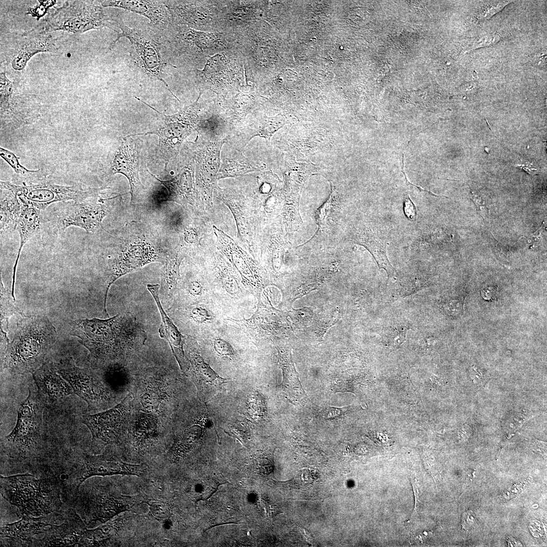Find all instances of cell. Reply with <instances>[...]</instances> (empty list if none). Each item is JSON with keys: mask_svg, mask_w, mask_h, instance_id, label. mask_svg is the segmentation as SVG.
Listing matches in <instances>:
<instances>
[{"mask_svg": "<svg viewBox=\"0 0 547 547\" xmlns=\"http://www.w3.org/2000/svg\"><path fill=\"white\" fill-rule=\"evenodd\" d=\"M55 365L73 393L86 402L88 411H102L115 404L118 395L108 385L103 377L94 371L76 366L70 357Z\"/></svg>", "mask_w": 547, "mask_h": 547, "instance_id": "6", "label": "cell"}, {"mask_svg": "<svg viewBox=\"0 0 547 547\" xmlns=\"http://www.w3.org/2000/svg\"><path fill=\"white\" fill-rule=\"evenodd\" d=\"M191 317L197 322L203 323L212 320L211 314L203 307H196L191 311Z\"/></svg>", "mask_w": 547, "mask_h": 547, "instance_id": "41", "label": "cell"}, {"mask_svg": "<svg viewBox=\"0 0 547 547\" xmlns=\"http://www.w3.org/2000/svg\"><path fill=\"white\" fill-rule=\"evenodd\" d=\"M471 196L473 202L476 206L478 211H480L482 208H486L487 206L484 200L480 196L471 191Z\"/></svg>", "mask_w": 547, "mask_h": 547, "instance_id": "46", "label": "cell"}, {"mask_svg": "<svg viewBox=\"0 0 547 547\" xmlns=\"http://www.w3.org/2000/svg\"><path fill=\"white\" fill-rule=\"evenodd\" d=\"M240 426H241L239 424H234L228 426L227 431H224V432L228 435H231L238 438L243 444L245 446V444L247 443V439L246 438H247L246 436V431H245L243 428H241Z\"/></svg>", "mask_w": 547, "mask_h": 547, "instance_id": "40", "label": "cell"}, {"mask_svg": "<svg viewBox=\"0 0 547 547\" xmlns=\"http://www.w3.org/2000/svg\"><path fill=\"white\" fill-rule=\"evenodd\" d=\"M157 113V128L146 134L158 136L157 154L165 162V169L169 161L178 152L181 144L194 127L197 119V101L173 115L163 114L137 97Z\"/></svg>", "mask_w": 547, "mask_h": 547, "instance_id": "8", "label": "cell"}, {"mask_svg": "<svg viewBox=\"0 0 547 547\" xmlns=\"http://www.w3.org/2000/svg\"><path fill=\"white\" fill-rule=\"evenodd\" d=\"M169 386L164 376L147 375L136 379L131 393L134 409L166 417L172 398Z\"/></svg>", "mask_w": 547, "mask_h": 547, "instance_id": "12", "label": "cell"}, {"mask_svg": "<svg viewBox=\"0 0 547 547\" xmlns=\"http://www.w3.org/2000/svg\"><path fill=\"white\" fill-rule=\"evenodd\" d=\"M78 499L84 502V510L89 518L102 523L144 502L140 496L112 492H89L88 495L84 493Z\"/></svg>", "mask_w": 547, "mask_h": 547, "instance_id": "14", "label": "cell"}, {"mask_svg": "<svg viewBox=\"0 0 547 547\" xmlns=\"http://www.w3.org/2000/svg\"><path fill=\"white\" fill-rule=\"evenodd\" d=\"M151 175L167 189L170 200H175L181 197L187 198L192 191V174L188 167L182 169L180 174L168 181L161 180Z\"/></svg>", "mask_w": 547, "mask_h": 547, "instance_id": "29", "label": "cell"}, {"mask_svg": "<svg viewBox=\"0 0 547 547\" xmlns=\"http://www.w3.org/2000/svg\"><path fill=\"white\" fill-rule=\"evenodd\" d=\"M1 188L8 190L18 198L40 210L59 202H81L91 196V192L75 186L43 183L17 185L1 181Z\"/></svg>", "mask_w": 547, "mask_h": 547, "instance_id": "10", "label": "cell"}, {"mask_svg": "<svg viewBox=\"0 0 547 547\" xmlns=\"http://www.w3.org/2000/svg\"><path fill=\"white\" fill-rule=\"evenodd\" d=\"M178 266L176 259H170L165 263L162 275V286L165 293L170 296L175 287Z\"/></svg>", "mask_w": 547, "mask_h": 547, "instance_id": "32", "label": "cell"}, {"mask_svg": "<svg viewBox=\"0 0 547 547\" xmlns=\"http://www.w3.org/2000/svg\"><path fill=\"white\" fill-rule=\"evenodd\" d=\"M146 472L147 468L145 465L130 464L107 453L98 455H87L83 462L77 489L86 479L93 476L124 475L141 477Z\"/></svg>", "mask_w": 547, "mask_h": 547, "instance_id": "17", "label": "cell"}, {"mask_svg": "<svg viewBox=\"0 0 547 547\" xmlns=\"http://www.w3.org/2000/svg\"><path fill=\"white\" fill-rule=\"evenodd\" d=\"M214 348L216 353L222 357L232 359L235 357L234 350L231 345L227 341L217 338L214 340Z\"/></svg>", "mask_w": 547, "mask_h": 547, "instance_id": "37", "label": "cell"}, {"mask_svg": "<svg viewBox=\"0 0 547 547\" xmlns=\"http://www.w3.org/2000/svg\"><path fill=\"white\" fill-rule=\"evenodd\" d=\"M116 16H109L99 1H66L48 16L44 27L50 32L62 30L73 33L105 27L116 31L113 28L118 27Z\"/></svg>", "mask_w": 547, "mask_h": 547, "instance_id": "4", "label": "cell"}, {"mask_svg": "<svg viewBox=\"0 0 547 547\" xmlns=\"http://www.w3.org/2000/svg\"><path fill=\"white\" fill-rule=\"evenodd\" d=\"M12 296L5 287L2 276L1 277V337L8 338L7 332L4 327H8V321L11 317L14 315L20 316L24 314L14 303L15 300H11Z\"/></svg>", "mask_w": 547, "mask_h": 547, "instance_id": "31", "label": "cell"}, {"mask_svg": "<svg viewBox=\"0 0 547 547\" xmlns=\"http://www.w3.org/2000/svg\"><path fill=\"white\" fill-rule=\"evenodd\" d=\"M279 358L283 370V385L288 397L292 402H306L309 400L303 390L292 358L291 350L279 349Z\"/></svg>", "mask_w": 547, "mask_h": 547, "instance_id": "26", "label": "cell"}, {"mask_svg": "<svg viewBox=\"0 0 547 547\" xmlns=\"http://www.w3.org/2000/svg\"><path fill=\"white\" fill-rule=\"evenodd\" d=\"M403 209L405 215L407 218L414 220L416 218V207L408 194H407L404 198Z\"/></svg>", "mask_w": 547, "mask_h": 547, "instance_id": "42", "label": "cell"}, {"mask_svg": "<svg viewBox=\"0 0 547 547\" xmlns=\"http://www.w3.org/2000/svg\"><path fill=\"white\" fill-rule=\"evenodd\" d=\"M202 287L201 285L196 282L191 283L189 287V292L193 295H200L202 293Z\"/></svg>", "mask_w": 547, "mask_h": 547, "instance_id": "47", "label": "cell"}, {"mask_svg": "<svg viewBox=\"0 0 547 547\" xmlns=\"http://www.w3.org/2000/svg\"><path fill=\"white\" fill-rule=\"evenodd\" d=\"M408 329L406 327H399L393 330L387 336L388 337L390 346L393 348H398L404 342Z\"/></svg>", "mask_w": 547, "mask_h": 547, "instance_id": "38", "label": "cell"}, {"mask_svg": "<svg viewBox=\"0 0 547 547\" xmlns=\"http://www.w3.org/2000/svg\"><path fill=\"white\" fill-rule=\"evenodd\" d=\"M40 398L44 406H54L72 394L67 381L59 374L55 364L45 362L32 373Z\"/></svg>", "mask_w": 547, "mask_h": 547, "instance_id": "18", "label": "cell"}, {"mask_svg": "<svg viewBox=\"0 0 547 547\" xmlns=\"http://www.w3.org/2000/svg\"><path fill=\"white\" fill-rule=\"evenodd\" d=\"M50 515L37 517L23 515L20 520L1 527V536L27 542V544L30 545L34 537L44 534L53 525Z\"/></svg>", "mask_w": 547, "mask_h": 547, "instance_id": "22", "label": "cell"}, {"mask_svg": "<svg viewBox=\"0 0 547 547\" xmlns=\"http://www.w3.org/2000/svg\"><path fill=\"white\" fill-rule=\"evenodd\" d=\"M106 206L101 203L87 199L72 204L61 213L57 224L61 230L75 226L89 232H94L102 226L107 215Z\"/></svg>", "mask_w": 547, "mask_h": 547, "instance_id": "16", "label": "cell"}, {"mask_svg": "<svg viewBox=\"0 0 547 547\" xmlns=\"http://www.w3.org/2000/svg\"><path fill=\"white\" fill-rule=\"evenodd\" d=\"M133 400L132 394L129 393L114 406L82 416V421L90 430L94 445L116 444L127 435L133 410Z\"/></svg>", "mask_w": 547, "mask_h": 547, "instance_id": "7", "label": "cell"}, {"mask_svg": "<svg viewBox=\"0 0 547 547\" xmlns=\"http://www.w3.org/2000/svg\"><path fill=\"white\" fill-rule=\"evenodd\" d=\"M294 314L296 321L303 325H308L314 317V312L309 307L295 310Z\"/></svg>", "mask_w": 547, "mask_h": 547, "instance_id": "39", "label": "cell"}, {"mask_svg": "<svg viewBox=\"0 0 547 547\" xmlns=\"http://www.w3.org/2000/svg\"><path fill=\"white\" fill-rule=\"evenodd\" d=\"M144 502L148 505L152 516L157 520L164 522L170 518V510L165 502L153 499H148Z\"/></svg>", "mask_w": 547, "mask_h": 547, "instance_id": "34", "label": "cell"}, {"mask_svg": "<svg viewBox=\"0 0 547 547\" xmlns=\"http://www.w3.org/2000/svg\"><path fill=\"white\" fill-rule=\"evenodd\" d=\"M118 520L94 529H86L81 540L80 546H105L116 535L120 530Z\"/></svg>", "mask_w": 547, "mask_h": 547, "instance_id": "27", "label": "cell"}, {"mask_svg": "<svg viewBox=\"0 0 547 547\" xmlns=\"http://www.w3.org/2000/svg\"><path fill=\"white\" fill-rule=\"evenodd\" d=\"M59 38L54 37L44 26L36 27L24 33L15 41L10 49L7 62L13 70L22 71L34 55L40 52H56L59 50Z\"/></svg>", "mask_w": 547, "mask_h": 547, "instance_id": "13", "label": "cell"}, {"mask_svg": "<svg viewBox=\"0 0 547 547\" xmlns=\"http://www.w3.org/2000/svg\"><path fill=\"white\" fill-rule=\"evenodd\" d=\"M542 225L543 223L540 227L538 228L535 232L531 234V235L527 238L528 243L529 244L530 247H537L539 244L541 240V232Z\"/></svg>", "mask_w": 547, "mask_h": 547, "instance_id": "45", "label": "cell"}, {"mask_svg": "<svg viewBox=\"0 0 547 547\" xmlns=\"http://www.w3.org/2000/svg\"><path fill=\"white\" fill-rule=\"evenodd\" d=\"M103 8H120L142 15L149 20L148 29L158 42L171 36L174 26L171 14L163 1H99Z\"/></svg>", "mask_w": 547, "mask_h": 547, "instance_id": "11", "label": "cell"}, {"mask_svg": "<svg viewBox=\"0 0 547 547\" xmlns=\"http://www.w3.org/2000/svg\"><path fill=\"white\" fill-rule=\"evenodd\" d=\"M519 167L520 168H523L526 172L530 175H533L534 171H536V169L532 168L530 166H525L524 164H522L521 166L520 165Z\"/></svg>", "mask_w": 547, "mask_h": 547, "instance_id": "49", "label": "cell"}, {"mask_svg": "<svg viewBox=\"0 0 547 547\" xmlns=\"http://www.w3.org/2000/svg\"><path fill=\"white\" fill-rule=\"evenodd\" d=\"M70 334L102 363L123 358L143 346L145 331L131 313L118 314L106 319H79L70 322Z\"/></svg>", "mask_w": 547, "mask_h": 547, "instance_id": "1", "label": "cell"}, {"mask_svg": "<svg viewBox=\"0 0 547 547\" xmlns=\"http://www.w3.org/2000/svg\"><path fill=\"white\" fill-rule=\"evenodd\" d=\"M87 528L80 517L73 510L70 511L60 525L50 526L42 538L36 539L33 546H80Z\"/></svg>", "mask_w": 547, "mask_h": 547, "instance_id": "19", "label": "cell"}, {"mask_svg": "<svg viewBox=\"0 0 547 547\" xmlns=\"http://www.w3.org/2000/svg\"><path fill=\"white\" fill-rule=\"evenodd\" d=\"M31 384L26 399L19 405L16 423L12 432L5 437L10 449L20 454H26L39 443L44 405L37 390Z\"/></svg>", "mask_w": 547, "mask_h": 547, "instance_id": "9", "label": "cell"}, {"mask_svg": "<svg viewBox=\"0 0 547 547\" xmlns=\"http://www.w3.org/2000/svg\"><path fill=\"white\" fill-rule=\"evenodd\" d=\"M58 339L55 326L43 315L21 316L13 337L2 349V367L12 375L32 373Z\"/></svg>", "mask_w": 547, "mask_h": 547, "instance_id": "2", "label": "cell"}, {"mask_svg": "<svg viewBox=\"0 0 547 547\" xmlns=\"http://www.w3.org/2000/svg\"><path fill=\"white\" fill-rule=\"evenodd\" d=\"M0 485L2 496L23 516H47L61 505L59 488L50 479H36L28 474L1 476Z\"/></svg>", "mask_w": 547, "mask_h": 547, "instance_id": "3", "label": "cell"}, {"mask_svg": "<svg viewBox=\"0 0 547 547\" xmlns=\"http://www.w3.org/2000/svg\"><path fill=\"white\" fill-rule=\"evenodd\" d=\"M115 21L121 32L118 33L110 48L121 37L128 38L130 43L129 53L131 63L136 70L148 80L162 82L173 94L164 79L167 64L161 53V44L155 40L148 29L131 28L127 26L123 20V16L119 14Z\"/></svg>", "mask_w": 547, "mask_h": 547, "instance_id": "5", "label": "cell"}, {"mask_svg": "<svg viewBox=\"0 0 547 547\" xmlns=\"http://www.w3.org/2000/svg\"><path fill=\"white\" fill-rule=\"evenodd\" d=\"M496 294V289L493 287H487L482 291V295L485 299H490Z\"/></svg>", "mask_w": 547, "mask_h": 547, "instance_id": "48", "label": "cell"}, {"mask_svg": "<svg viewBox=\"0 0 547 547\" xmlns=\"http://www.w3.org/2000/svg\"><path fill=\"white\" fill-rule=\"evenodd\" d=\"M333 190L331 188V193L329 199L324 203L317 210L316 213V220L318 226V231L324 228L326 223V219L330 211L333 200Z\"/></svg>", "mask_w": 547, "mask_h": 547, "instance_id": "36", "label": "cell"}, {"mask_svg": "<svg viewBox=\"0 0 547 547\" xmlns=\"http://www.w3.org/2000/svg\"><path fill=\"white\" fill-rule=\"evenodd\" d=\"M202 432V428L199 424L186 428L171 449L172 460L177 461L188 454L199 443Z\"/></svg>", "mask_w": 547, "mask_h": 547, "instance_id": "28", "label": "cell"}, {"mask_svg": "<svg viewBox=\"0 0 547 547\" xmlns=\"http://www.w3.org/2000/svg\"><path fill=\"white\" fill-rule=\"evenodd\" d=\"M22 204L18 198L10 192V196L1 202V232L15 229L16 222Z\"/></svg>", "mask_w": 547, "mask_h": 547, "instance_id": "30", "label": "cell"}, {"mask_svg": "<svg viewBox=\"0 0 547 547\" xmlns=\"http://www.w3.org/2000/svg\"><path fill=\"white\" fill-rule=\"evenodd\" d=\"M342 412V408L328 407L323 412V416L326 419H334L340 416Z\"/></svg>", "mask_w": 547, "mask_h": 547, "instance_id": "44", "label": "cell"}, {"mask_svg": "<svg viewBox=\"0 0 547 547\" xmlns=\"http://www.w3.org/2000/svg\"><path fill=\"white\" fill-rule=\"evenodd\" d=\"M357 244L364 246L371 253L379 269H383L388 279L394 277L396 270L390 264L386 254L387 243L369 228H364L357 233Z\"/></svg>", "mask_w": 547, "mask_h": 547, "instance_id": "25", "label": "cell"}, {"mask_svg": "<svg viewBox=\"0 0 547 547\" xmlns=\"http://www.w3.org/2000/svg\"><path fill=\"white\" fill-rule=\"evenodd\" d=\"M142 144L141 139H134L130 137L124 138L114 157L111 168L112 174L121 173L128 178L130 184L132 203L144 189L139 176Z\"/></svg>", "mask_w": 547, "mask_h": 547, "instance_id": "15", "label": "cell"}, {"mask_svg": "<svg viewBox=\"0 0 547 547\" xmlns=\"http://www.w3.org/2000/svg\"><path fill=\"white\" fill-rule=\"evenodd\" d=\"M165 423L166 417L133 408L127 435L136 448L148 447L159 438L161 426Z\"/></svg>", "mask_w": 547, "mask_h": 547, "instance_id": "20", "label": "cell"}, {"mask_svg": "<svg viewBox=\"0 0 547 547\" xmlns=\"http://www.w3.org/2000/svg\"><path fill=\"white\" fill-rule=\"evenodd\" d=\"M14 89V83L7 76L5 72H2L0 75L1 107L6 109Z\"/></svg>", "mask_w": 547, "mask_h": 547, "instance_id": "35", "label": "cell"}, {"mask_svg": "<svg viewBox=\"0 0 547 547\" xmlns=\"http://www.w3.org/2000/svg\"><path fill=\"white\" fill-rule=\"evenodd\" d=\"M314 474V472L308 469L303 470L297 474L296 479L300 482L311 483L315 480Z\"/></svg>", "mask_w": 547, "mask_h": 547, "instance_id": "43", "label": "cell"}, {"mask_svg": "<svg viewBox=\"0 0 547 547\" xmlns=\"http://www.w3.org/2000/svg\"><path fill=\"white\" fill-rule=\"evenodd\" d=\"M18 199L22 204L15 228L19 235L20 246L13 267V281H15L17 266L23 247L38 229L41 220L40 210L22 200Z\"/></svg>", "mask_w": 547, "mask_h": 547, "instance_id": "24", "label": "cell"}, {"mask_svg": "<svg viewBox=\"0 0 547 547\" xmlns=\"http://www.w3.org/2000/svg\"><path fill=\"white\" fill-rule=\"evenodd\" d=\"M0 155L18 175L26 177L39 171L38 170H30L26 169L19 163L15 153L2 147H0Z\"/></svg>", "mask_w": 547, "mask_h": 547, "instance_id": "33", "label": "cell"}, {"mask_svg": "<svg viewBox=\"0 0 547 547\" xmlns=\"http://www.w3.org/2000/svg\"><path fill=\"white\" fill-rule=\"evenodd\" d=\"M147 288L153 297L161 315L162 321L159 330L160 336L168 341L180 369L184 372L189 369L190 366V362L185 357L183 351V337L163 309L159 294L160 285L148 284Z\"/></svg>", "mask_w": 547, "mask_h": 547, "instance_id": "21", "label": "cell"}, {"mask_svg": "<svg viewBox=\"0 0 547 547\" xmlns=\"http://www.w3.org/2000/svg\"><path fill=\"white\" fill-rule=\"evenodd\" d=\"M189 361L192 379L197 388L199 397L202 400L207 399V395L211 390L218 389L221 385L230 380L220 377L200 355H192Z\"/></svg>", "mask_w": 547, "mask_h": 547, "instance_id": "23", "label": "cell"}]
</instances>
